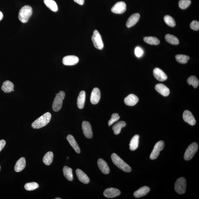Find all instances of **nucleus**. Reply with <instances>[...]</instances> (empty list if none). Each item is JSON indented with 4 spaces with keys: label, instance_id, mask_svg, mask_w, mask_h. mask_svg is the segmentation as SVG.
I'll use <instances>...</instances> for the list:
<instances>
[{
    "label": "nucleus",
    "instance_id": "nucleus-1",
    "mask_svg": "<svg viewBox=\"0 0 199 199\" xmlns=\"http://www.w3.org/2000/svg\"><path fill=\"white\" fill-rule=\"evenodd\" d=\"M51 118L50 113L47 112L38 118L32 123V126L34 129H39L46 125L48 124Z\"/></svg>",
    "mask_w": 199,
    "mask_h": 199
},
{
    "label": "nucleus",
    "instance_id": "nucleus-2",
    "mask_svg": "<svg viewBox=\"0 0 199 199\" xmlns=\"http://www.w3.org/2000/svg\"><path fill=\"white\" fill-rule=\"evenodd\" d=\"M112 161L116 166L125 172L129 173L131 171V168L129 165L122 160L115 153L111 155Z\"/></svg>",
    "mask_w": 199,
    "mask_h": 199
},
{
    "label": "nucleus",
    "instance_id": "nucleus-3",
    "mask_svg": "<svg viewBox=\"0 0 199 199\" xmlns=\"http://www.w3.org/2000/svg\"><path fill=\"white\" fill-rule=\"evenodd\" d=\"M32 8L30 6H24L20 10L18 16V19L23 23H26L32 16Z\"/></svg>",
    "mask_w": 199,
    "mask_h": 199
},
{
    "label": "nucleus",
    "instance_id": "nucleus-4",
    "mask_svg": "<svg viewBox=\"0 0 199 199\" xmlns=\"http://www.w3.org/2000/svg\"><path fill=\"white\" fill-rule=\"evenodd\" d=\"M56 95V96L54 99L53 104V109L54 111L57 112L61 108L63 101L65 98V93L63 91H60Z\"/></svg>",
    "mask_w": 199,
    "mask_h": 199
},
{
    "label": "nucleus",
    "instance_id": "nucleus-5",
    "mask_svg": "<svg viewBox=\"0 0 199 199\" xmlns=\"http://www.w3.org/2000/svg\"><path fill=\"white\" fill-rule=\"evenodd\" d=\"M198 145L196 142L192 143L186 149L184 155V159L186 161H190L195 155L198 149Z\"/></svg>",
    "mask_w": 199,
    "mask_h": 199
},
{
    "label": "nucleus",
    "instance_id": "nucleus-6",
    "mask_svg": "<svg viewBox=\"0 0 199 199\" xmlns=\"http://www.w3.org/2000/svg\"><path fill=\"white\" fill-rule=\"evenodd\" d=\"M186 182L185 178H179L175 182V190L178 194H181L185 193L186 190Z\"/></svg>",
    "mask_w": 199,
    "mask_h": 199
},
{
    "label": "nucleus",
    "instance_id": "nucleus-7",
    "mask_svg": "<svg viewBox=\"0 0 199 199\" xmlns=\"http://www.w3.org/2000/svg\"><path fill=\"white\" fill-rule=\"evenodd\" d=\"M92 40L93 44L97 49L101 50L103 48L104 43L101 35L98 31L95 30L93 32Z\"/></svg>",
    "mask_w": 199,
    "mask_h": 199
},
{
    "label": "nucleus",
    "instance_id": "nucleus-8",
    "mask_svg": "<svg viewBox=\"0 0 199 199\" xmlns=\"http://www.w3.org/2000/svg\"><path fill=\"white\" fill-rule=\"evenodd\" d=\"M165 143L163 141L161 140L156 143L151 153L150 158L152 160H155L157 158L161 151L164 148Z\"/></svg>",
    "mask_w": 199,
    "mask_h": 199
},
{
    "label": "nucleus",
    "instance_id": "nucleus-9",
    "mask_svg": "<svg viewBox=\"0 0 199 199\" xmlns=\"http://www.w3.org/2000/svg\"><path fill=\"white\" fill-rule=\"evenodd\" d=\"M111 10L113 13L116 14L123 13L126 10V4L124 2H118L111 8Z\"/></svg>",
    "mask_w": 199,
    "mask_h": 199
},
{
    "label": "nucleus",
    "instance_id": "nucleus-10",
    "mask_svg": "<svg viewBox=\"0 0 199 199\" xmlns=\"http://www.w3.org/2000/svg\"><path fill=\"white\" fill-rule=\"evenodd\" d=\"M82 129L84 135L87 138L91 139L93 137V132L92 127L89 122L83 121L82 124Z\"/></svg>",
    "mask_w": 199,
    "mask_h": 199
},
{
    "label": "nucleus",
    "instance_id": "nucleus-11",
    "mask_svg": "<svg viewBox=\"0 0 199 199\" xmlns=\"http://www.w3.org/2000/svg\"><path fill=\"white\" fill-rule=\"evenodd\" d=\"M79 61V59L74 55H68L64 57L63 60L64 65L72 66L76 65Z\"/></svg>",
    "mask_w": 199,
    "mask_h": 199
},
{
    "label": "nucleus",
    "instance_id": "nucleus-12",
    "mask_svg": "<svg viewBox=\"0 0 199 199\" xmlns=\"http://www.w3.org/2000/svg\"><path fill=\"white\" fill-rule=\"evenodd\" d=\"M121 192L117 188H108L103 192L104 195L108 198H113L120 195Z\"/></svg>",
    "mask_w": 199,
    "mask_h": 199
},
{
    "label": "nucleus",
    "instance_id": "nucleus-13",
    "mask_svg": "<svg viewBox=\"0 0 199 199\" xmlns=\"http://www.w3.org/2000/svg\"><path fill=\"white\" fill-rule=\"evenodd\" d=\"M101 97L100 90L98 88H94L91 93L90 96L91 103L93 105H96L99 102Z\"/></svg>",
    "mask_w": 199,
    "mask_h": 199
},
{
    "label": "nucleus",
    "instance_id": "nucleus-14",
    "mask_svg": "<svg viewBox=\"0 0 199 199\" xmlns=\"http://www.w3.org/2000/svg\"><path fill=\"white\" fill-rule=\"evenodd\" d=\"M183 118L184 121L190 124L194 125L196 124V120L193 115L189 111L185 110L183 114Z\"/></svg>",
    "mask_w": 199,
    "mask_h": 199
},
{
    "label": "nucleus",
    "instance_id": "nucleus-15",
    "mask_svg": "<svg viewBox=\"0 0 199 199\" xmlns=\"http://www.w3.org/2000/svg\"><path fill=\"white\" fill-rule=\"evenodd\" d=\"M153 74L156 79L160 81H164L167 79L166 74L159 68H156L153 70Z\"/></svg>",
    "mask_w": 199,
    "mask_h": 199
},
{
    "label": "nucleus",
    "instance_id": "nucleus-16",
    "mask_svg": "<svg viewBox=\"0 0 199 199\" xmlns=\"http://www.w3.org/2000/svg\"><path fill=\"white\" fill-rule=\"evenodd\" d=\"M139 99L138 97L134 94H130L124 99V103L128 106H132L136 105Z\"/></svg>",
    "mask_w": 199,
    "mask_h": 199
},
{
    "label": "nucleus",
    "instance_id": "nucleus-17",
    "mask_svg": "<svg viewBox=\"0 0 199 199\" xmlns=\"http://www.w3.org/2000/svg\"><path fill=\"white\" fill-rule=\"evenodd\" d=\"M140 17V14L138 13L133 14L128 18L126 22V26L128 28H130L134 26L139 20Z\"/></svg>",
    "mask_w": 199,
    "mask_h": 199
},
{
    "label": "nucleus",
    "instance_id": "nucleus-18",
    "mask_svg": "<svg viewBox=\"0 0 199 199\" xmlns=\"http://www.w3.org/2000/svg\"><path fill=\"white\" fill-rule=\"evenodd\" d=\"M76 173L78 180L80 182L85 184H88L89 182L90 179L88 176L82 170L77 169L76 170Z\"/></svg>",
    "mask_w": 199,
    "mask_h": 199
},
{
    "label": "nucleus",
    "instance_id": "nucleus-19",
    "mask_svg": "<svg viewBox=\"0 0 199 199\" xmlns=\"http://www.w3.org/2000/svg\"><path fill=\"white\" fill-rule=\"evenodd\" d=\"M155 89L157 92L160 93L164 96H169L170 94V90L165 85L162 84H158L155 87Z\"/></svg>",
    "mask_w": 199,
    "mask_h": 199
},
{
    "label": "nucleus",
    "instance_id": "nucleus-20",
    "mask_svg": "<svg viewBox=\"0 0 199 199\" xmlns=\"http://www.w3.org/2000/svg\"><path fill=\"white\" fill-rule=\"evenodd\" d=\"M97 164L99 169L103 173L106 175L109 173L110 169L106 161L102 159H99Z\"/></svg>",
    "mask_w": 199,
    "mask_h": 199
},
{
    "label": "nucleus",
    "instance_id": "nucleus-21",
    "mask_svg": "<svg viewBox=\"0 0 199 199\" xmlns=\"http://www.w3.org/2000/svg\"><path fill=\"white\" fill-rule=\"evenodd\" d=\"M150 188L147 186H144L140 188L134 192V195L135 197L139 198L146 196L150 191Z\"/></svg>",
    "mask_w": 199,
    "mask_h": 199
},
{
    "label": "nucleus",
    "instance_id": "nucleus-22",
    "mask_svg": "<svg viewBox=\"0 0 199 199\" xmlns=\"http://www.w3.org/2000/svg\"><path fill=\"white\" fill-rule=\"evenodd\" d=\"M66 139H67L68 142H69L70 145L75 151V152L77 153H80V150L79 147V146L74 137L72 135H69L67 136Z\"/></svg>",
    "mask_w": 199,
    "mask_h": 199
},
{
    "label": "nucleus",
    "instance_id": "nucleus-23",
    "mask_svg": "<svg viewBox=\"0 0 199 199\" xmlns=\"http://www.w3.org/2000/svg\"><path fill=\"white\" fill-rule=\"evenodd\" d=\"M26 161L24 157H22L17 161L14 170L16 172H19L23 170L26 167Z\"/></svg>",
    "mask_w": 199,
    "mask_h": 199
},
{
    "label": "nucleus",
    "instance_id": "nucleus-24",
    "mask_svg": "<svg viewBox=\"0 0 199 199\" xmlns=\"http://www.w3.org/2000/svg\"><path fill=\"white\" fill-rule=\"evenodd\" d=\"M86 93L84 91L80 92L77 99L78 107L80 109L84 108L85 102Z\"/></svg>",
    "mask_w": 199,
    "mask_h": 199
},
{
    "label": "nucleus",
    "instance_id": "nucleus-25",
    "mask_svg": "<svg viewBox=\"0 0 199 199\" xmlns=\"http://www.w3.org/2000/svg\"><path fill=\"white\" fill-rule=\"evenodd\" d=\"M14 84L11 82L7 80L3 83L1 87L2 90L5 93H9L14 91Z\"/></svg>",
    "mask_w": 199,
    "mask_h": 199
},
{
    "label": "nucleus",
    "instance_id": "nucleus-26",
    "mask_svg": "<svg viewBox=\"0 0 199 199\" xmlns=\"http://www.w3.org/2000/svg\"><path fill=\"white\" fill-rule=\"evenodd\" d=\"M139 138V135H136L132 138L130 144V150L134 151L138 148Z\"/></svg>",
    "mask_w": 199,
    "mask_h": 199
},
{
    "label": "nucleus",
    "instance_id": "nucleus-27",
    "mask_svg": "<svg viewBox=\"0 0 199 199\" xmlns=\"http://www.w3.org/2000/svg\"><path fill=\"white\" fill-rule=\"evenodd\" d=\"M45 5L49 9L54 12H57L58 7L56 3L54 0H43Z\"/></svg>",
    "mask_w": 199,
    "mask_h": 199
},
{
    "label": "nucleus",
    "instance_id": "nucleus-28",
    "mask_svg": "<svg viewBox=\"0 0 199 199\" xmlns=\"http://www.w3.org/2000/svg\"><path fill=\"white\" fill-rule=\"evenodd\" d=\"M63 171L64 175L66 179L70 181H72L73 180V173L71 168L65 166L63 168Z\"/></svg>",
    "mask_w": 199,
    "mask_h": 199
},
{
    "label": "nucleus",
    "instance_id": "nucleus-29",
    "mask_svg": "<svg viewBox=\"0 0 199 199\" xmlns=\"http://www.w3.org/2000/svg\"><path fill=\"white\" fill-rule=\"evenodd\" d=\"M126 123L125 122L121 121L118 122L113 126L112 129L113 130L114 133L115 135L119 134L121 132L122 128L125 127Z\"/></svg>",
    "mask_w": 199,
    "mask_h": 199
},
{
    "label": "nucleus",
    "instance_id": "nucleus-30",
    "mask_svg": "<svg viewBox=\"0 0 199 199\" xmlns=\"http://www.w3.org/2000/svg\"><path fill=\"white\" fill-rule=\"evenodd\" d=\"M165 38L168 43H171V44L177 45L179 44V39L177 37L173 36V35L167 34L166 35Z\"/></svg>",
    "mask_w": 199,
    "mask_h": 199
},
{
    "label": "nucleus",
    "instance_id": "nucleus-31",
    "mask_svg": "<svg viewBox=\"0 0 199 199\" xmlns=\"http://www.w3.org/2000/svg\"><path fill=\"white\" fill-rule=\"evenodd\" d=\"M54 157L53 153L52 152H48L43 158V161L45 165L49 166L52 162Z\"/></svg>",
    "mask_w": 199,
    "mask_h": 199
},
{
    "label": "nucleus",
    "instance_id": "nucleus-32",
    "mask_svg": "<svg viewBox=\"0 0 199 199\" xmlns=\"http://www.w3.org/2000/svg\"><path fill=\"white\" fill-rule=\"evenodd\" d=\"M144 40L145 42L151 45H157L160 42L159 39L154 37H145Z\"/></svg>",
    "mask_w": 199,
    "mask_h": 199
},
{
    "label": "nucleus",
    "instance_id": "nucleus-33",
    "mask_svg": "<svg viewBox=\"0 0 199 199\" xmlns=\"http://www.w3.org/2000/svg\"><path fill=\"white\" fill-rule=\"evenodd\" d=\"M176 61L179 63L182 64H185L187 63L190 59V57L187 55L178 54L176 56Z\"/></svg>",
    "mask_w": 199,
    "mask_h": 199
},
{
    "label": "nucleus",
    "instance_id": "nucleus-34",
    "mask_svg": "<svg viewBox=\"0 0 199 199\" xmlns=\"http://www.w3.org/2000/svg\"><path fill=\"white\" fill-rule=\"evenodd\" d=\"M187 82L189 85H191L194 88H196L199 84V80L195 76H192L188 79Z\"/></svg>",
    "mask_w": 199,
    "mask_h": 199
},
{
    "label": "nucleus",
    "instance_id": "nucleus-35",
    "mask_svg": "<svg viewBox=\"0 0 199 199\" xmlns=\"http://www.w3.org/2000/svg\"><path fill=\"white\" fill-rule=\"evenodd\" d=\"M164 20L167 25L171 27L175 26L176 25L175 21L171 16L169 15H166L164 18Z\"/></svg>",
    "mask_w": 199,
    "mask_h": 199
},
{
    "label": "nucleus",
    "instance_id": "nucleus-36",
    "mask_svg": "<svg viewBox=\"0 0 199 199\" xmlns=\"http://www.w3.org/2000/svg\"><path fill=\"white\" fill-rule=\"evenodd\" d=\"M38 187V184L36 182H29L25 184L24 186V188L28 191L34 190Z\"/></svg>",
    "mask_w": 199,
    "mask_h": 199
},
{
    "label": "nucleus",
    "instance_id": "nucleus-37",
    "mask_svg": "<svg viewBox=\"0 0 199 199\" xmlns=\"http://www.w3.org/2000/svg\"><path fill=\"white\" fill-rule=\"evenodd\" d=\"M191 3L190 0H180L179 7L182 9H185L187 8Z\"/></svg>",
    "mask_w": 199,
    "mask_h": 199
},
{
    "label": "nucleus",
    "instance_id": "nucleus-38",
    "mask_svg": "<svg viewBox=\"0 0 199 199\" xmlns=\"http://www.w3.org/2000/svg\"><path fill=\"white\" fill-rule=\"evenodd\" d=\"M120 117L119 114L117 113H114L111 116V119L109 120L108 122V125L110 126L115 122L117 121L120 119Z\"/></svg>",
    "mask_w": 199,
    "mask_h": 199
},
{
    "label": "nucleus",
    "instance_id": "nucleus-39",
    "mask_svg": "<svg viewBox=\"0 0 199 199\" xmlns=\"http://www.w3.org/2000/svg\"><path fill=\"white\" fill-rule=\"evenodd\" d=\"M190 28L192 30L198 31L199 30V22L197 21L193 20L191 23L190 25Z\"/></svg>",
    "mask_w": 199,
    "mask_h": 199
},
{
    "label": "nucleus",
    "instance_id": "nucleus-40",
    "mask_svg": "<svg viewBox=\"0 0 199 199\" xmlns=\"http://www.w3.org/2000/svg\"><path fill=\"white\" fill-rule=\"evenodd\" d=\"M135 52V54L137 57H140L142 55L144 52L140 47H138L136 48Z\"/></svg>",
    "mask_w": 199,
    "mask_h": 199
},
{
    "label": "nucleus",
    "instance_id": "nucleus-41",
    "mask_svg": "<svg viewBox=\"0 0 199 199\" xmlns=\"http://www.w3.org/2000/svg\"><path fill=\"white\" fill-rule=\"evenodd\" d=\"M5 145L6 141L5 140H0V152L3 150Z\"/></svg>",
    "mask_w": 199,
    "mask_h": 199
},
{
    "label": "nucleus",
    "instance_id": "nucleus-42",
    "mask_svg": "<svg viewBox=\"0 0 199 199\" xmlns=\"http://www.w3.org/2000/svg\"><path fill=\"white\" fill-rule=\"evenodd\" d=\"M74 1L75 3L81 5H84V0H74Z\"/></svg>",
    "mask_w": 199,
    "mask_h": 199
},
{
    "label": "nucleus",
    "instance_id": "nucleus-43",
    "mask_svg": "<svg viewBox=\"0 0 199 199\" xmlns=\"http://www.w3.org/2000/svg\"><path fill=\"white\" fill-rule=\"evenodd\" d=\"M3 18V13L0 11V21H1Z\"/></svg>",
    "mask_w": 199,
    "mask_h": 199
},
{
    "label": "nucleus",
    "instance_id": "nucleus-44",
    "mask_svg": "<svg viewBox=\"0 0 199 199\" xmlns=\"http://www.w3.org/2000/svg\"><path fill=\"white\" fill-rule=\"evenodd\" d=\"M55 199H61V198H56Z\"/></svg>",
    "mask_w": 199,
    "mask_h": 199
},
{
    "label": "nucleus",
    "instance_id": "nucleus-45",
    "mask_svg": "<svg viewBox=\"0 0 199 199\" xmlns=\"http://www.w3.org/2000/svg\"><path fill=\"white\" fill-rule=\"evenodd\" d=\"M67 159H69V157H67Z\"/></svg>",
    "mask_w": 199,
    "mask_h": 199
},
{
    "label": "nucleus",
    "instance_id": "nucleus-46",
    "mask_svg": "<svg viewBox=\"0 0 199 199\" xmlns=\"http://www.w3.org/2000/svg\"><path fill=\"white\" fill-rule=\"evenodd\" d=\"M0 170H1V166H0Z\"/></svg>",
    "mask_w": 199,
    "mask_h": 199
}]
</instances>
